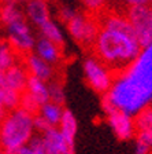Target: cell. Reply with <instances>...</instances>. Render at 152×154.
I'll return each mask as SVG.
<instances>
[{
  "label": "cell",
  "instance_id": "6da1fadb",
  "mask_svg": "<svg viewBox=\"0 0 152 154\" xmlns=\"http://www.w3.org/2000/svg\"><path fill=\"white\" fill-rule=\"evenodd\" d=\"M141 50L143 48L137 43L134 35L101 26L95 43L91 47L92 57L104 65L111 73H119L130 63H133Z\"/></svg>",
  "mask_w": 152,
  "mask_h": 154
},
{
  "label": "cell",
  "instance_id": "7a4b0ae2",
  "mask_svg": "<svg viewBox=\"0 0 152 154\" xmlns=\"http://www.w3.org/2000/svg\"><path fill=\"white\" fill-rule=\"evenodd\" d=\"M34 136L33 116L25 110H8L0 121V147L1 150H19Z\"/></svg>",
  "mask_w": 152,
  "mask_h": 154
},
{
  "label": "cell",
  "instance_id": "3957f363",
  "mask_svg": "<svg viewBox=\"0 0 152 154\" xmlns=\"http://www.w3.org/2000/svg\"><path fill=\"white\" fill-rule=\"evenodd\" d=\"M125 17L134 32L137 43L141 48L152 44V6L127 7Z\"/></svg>",
  "mask_w": 152,
  "mask_h": 154
},
{
  "label": "cell",
  "instance_id": "277c9868",
  "mask_svg": "<svg viewBox=\"0 0 152 154\" xmlns=\"http://www.w3.org/2000/svg\"><path fill=\"white\" fill-rule=\"evenodd\" d=\"M70 36L76 40L78 44L89 48L95 43L97 33L100 30L97 17L89 15V14H74L69 22L66 23Z\"/></svg>",
  "mask_w": 152,
  "mask_h": 154
},
{
  "label": "cell",
  "instance_id": "5b68a950",
  "mask_svg": "<svg viewBox=\"0 0 152 154\" xmlns=\"http://www.w3.org/2000/svg\"><path fill=\"white\" fill-rule=\"evenodd\" d=\"M84 73L88 85L97 94H108L112 88L114 76L95 57H89L84 62Z\"/></svg>",
  "mask_w": 152,
  "mask_h": 154
},
{
  "label": "cell",
  "instance_id": "8992f818",
  "mask_svg": "<svg viewBox=\"0 0 152 154\" xmlns=\"http://www.w3.org/2000/svg\"><path fill=\"white\" fill-rule=\"evenodd\" d=\"M8 29V43L11 44L14 52H15L18 62H21L28 54L33 52L34 48V37L26 23V18L15 21L7 26Z\"/></svg>",
  "mask_w": 152,
  "mask_h": 154
},
{
  "label": "cell",
  "instance_id": "52a82bcc",
  "mask_svg": "<svg viewBox=\"0 0 152 154\" xmlns=\"http://www.w3.org/2000/svg\"><path fill=\"white\" fill-rule=\"evenodd\" d=\"M107 122L119 140H130L136 135L133 116L124 110L114 109L110 114H107Z\"/></svg>",
  "mask_w": 152,
  "mask_h": 154
},
{
  "label": "cell",
  "instance_id": "ba28073f",
  "mask_svg": "<svg viewBox=\"0 0 152 154\" xmlns=\"http://www.w3.org/2000/svg\"><path fill=\"white\" fill-rule=\"evenodd\" d=\"M25 66L26 72L29 73V76H33L38 80H43L45 83H49L51 80L56 79V69H55L54 65L47 63L45 61H43L40 57L34 54V52H30L28 54L22 61L19 62Z\"/></svg>",
  "mask_w": 152,
  "mask_h": 154
},
{
  "label": "cell",
  "instance_id": "9c48e42d",
  "mask_svg": "<svg viewBox=\"0 0 152 154\" xmlns=\"http://www.w3.org/2000/svg\"><path fill=\"white\" fill-rule=\"evenodd\" d=\"M45 149L52 154H76V144L66 140L58 128H49L40 135Z\"/></svg>",
  "mask_w": 152,
  "mask_h": 154
},
{
  "label": "cell",
  "instance_id": "30bf717a",
  "mask_svg": "<svg viewBox=\"0 0 152 154\" xmlns=\"http://www.w3.org/2000/svg\"><path fill=\"white\" fill-rule=\"evenodd\" d=\"M36 55L40 57L47 63L56 66L63 59V48L54 44L44 37H40L36 43Z\"/></svg>",
  "mask_w": 152,
  "mask_h": 154
},
{
  "label": "cell",
  "instance_id": "8fae6325",
  "mask_svg": "<svg viewBox=\"0 0 152 154\" xmlns=\"http://www.w3.org/2000/svg\"><path fill=\"white\" fill-rule=\"evenodd\" d=\"M4 73V79H6L7 85L11 90L16 91L18 94H22L26 91V84H28V77L29 73L26 72L25 66L22 63L16 62L11 67H8Z\"/></svg>",
  "mask_w": 152,
  "mask_h": 154
},
{
  "label": "cell",
  "instance_id": "7c38bea8",
  "mask_svg": "<svg viewBox=\"0 0 152 154\" xmlns=\"http://www.w3.org/2000/svg\"><path fill=\"white\" fill-rule=\"evenodd\" d=\"M26 15L34 25L40 26L49 18V7L43 0H28L26 2Z\"/></svg>",
  "mask_w": 152,
  "mask_h": 154
},
{
  "label": "cell",
  "instance_id": "4fadbf2b",
  "mask_svg": "<svg viewBox=\"0 0 152 154\" xmlns=\"http://www.w3.org/2000/svg\"><path fill=\"white\" fill-rule=\"evenodd\" d=\"M56 128L66 138L67 142L76 144V136H77V132H78V121H77L76 116H74V113L71 110L69 109L63 110L62 119H60Z\"/></svg>",
  "mask_w": 152,
  "mask_h": 154
},
{
  "label": "cell",
  "instance_id": "5bb4252c",
  "mask_svg": "<svg viewBox=\"0 0 152 154\" xmlns=\"http://www.w3.org/2000/svg\"><path fill=\"white\" fill-rule=\"evenodd\" d=\"M26 92H29L33 96V99L43 106L44 103L49 102V94H48V83L43 80H38L33 76L28 77V84H26Z\"/></svg>",
  "mask_w": 152,
  "mask_h": 154
},
{
  "label": "cell",
  "instance_id": "9a60e30c",
  "mask_svg": "<svg viewBox=\"0 0 152 154\" xmlns=\"http://www.w3.org/2000/svg\"><path fill=\"white\" fill-rule=\"evenodd\" d=\"M0 99H1L4 107H6L7 110L16 109L19 106V99H21V94L11 90V88L7 85L3 72H0Z\"/></svg>",
  "mask_w": 152,
  "mask_h": 154
},
{
  "label": "cell",
  "instance_id": "2e32d148",
  "mask_svg": "<svg viewBox=\"0 0 152 154\" xmlns=\"http://www.w3.org/2000/svg\"><path fill=\"white\" fill-rule=\"evenodd\" d=\"M63 110H64L63 106L56 105V103H54V102H47L40 107L38 114L41 116L43 119L49 124V127L56 128L58 124H59V121H60V119H62Z\"/></svg>",
  "mask_w": 152,
  "mask_h": 154
},
{
  "label": "cell",
  "instance_id": "e0dca14e",
  "mask_svg": "<svg viewBox=\"0 0 152 154\" xmlns=\"http://www.w3.org/2000/svg\"><path fill=\"white\" fill-rule=\"evenodd\" d=\"M38 29H40V32H41V37L47 38V40H49V42H52L54 44L59 45V47H62V48L64 47L63 35L60 32L59 26L55 22H52L51 19H48L44 23H41V25L38 26Z\"/></svg>",
  "mask_w": 152,
  "mask_h": 154
},
{
  "label": "cell",
  "instance_id": "ac0fdd59",
  "mask_svg": "<svg viewBox=\"0 0 152 154\" xmlns=\"http://www.w3.org/2000/svg\"><path fill=\"white\" fill-rule=\"evenodd\" d=\"M136 132H149L152 134V106L147 105L133 116Z\"/></svg>",
  "mask_w": 152,
  "mask_h": 154
},
{
  "label": "cell",
  "instance_id": "d6986e66",
  "mask_svg": "<svg viewBox=\"0 0 152 154\" xmlns=\"http://www.w3.org/2000/svg\"><path fill=\"white\" fill-rule=\"evenodd\" d=\"M18 62L11 44L4 37H0V72H6L8 67Z\"/></svg>",
  "mask_w": 152,
  "mask_h": 154
},
{
  "label": "cell",
  "instance_id": "ffe728a7",
  "mask_svg": "<svg viewBox=\"0 0 152 154\" xmlns=\"http://www.w3.org/2000/svg\"><path fill=\"white\" fill-rule=\"evenodd\" d=\"M48 94H49V102H54L56 105L63 106L64 99H66V94H64V88L62 81L56 80H51L48 83Z\"/></svg>",
  "mask_w": 152,
  "mask_h": 154
},
{
  "label": "cell",
  "instance_id": "44dd1931",
  "mask_svg": "<svg viewBox=\"0 0 152 154\" xmlns=\"http://www.w3.org/2000/svg\"><path fill=\"white\" fill-rule=\"evenodd\" d=\"M81 3L85 8V13L93 17L101 15L108 8V0H81Z\"/></svg>",
  "mask_w": 152,
  "mask_h": 154
},
{
  "label": "cell",
  "instance_id": "7402d4cb",
  "mask_svg": "<svg viewBox=\"0 0 152 154\" xmlns=\"http://www.w3.org/2000/svg\"><path fill=\"white\" fill-rule=\"evenodd\" d=\"M19 109H22L25 110L26 113H29L30 116H37L38 112H40V107L41 106L38 105L37 102H36L34 99H33V96L30 95L29 92H22L21 94V99H19V106H18Z\"/></svg>",
  "mask_w": 152,
  "mask_h": 154
},
{
  "label": "cell",
  "instance_id": "603a6c76",
  "mask_svg": "<svg viewBox=\"0 0 152 154\" xmlns=\"http://www.w3.org/2000/svg\"><path fill=\"white\" fill-rule=\"evenodd\" d=\"M33 128H34V132H37L38 135H41L45 131H48L49 128H52V127H49V124L43 119L41 116L37 114L33 117Z\"/></svg>",
  "mask_w": 152,
  "mask_h": 154
},
{
  "label": "cell",
  "instance_id": "cb8c5ba5",
  "mask_svg": "<svg viewBox=\"0 0 152 154\" xmlns=\"http://www.w3.org/2000/svg\"><path fill=\"white\" fill-rule=\"evenodd\" d=\"M58 13H59V18H60V21H62V22H64V23L69 22L70 19H71V17H73L74 14H76V13L73 11V10L70 8V7H66V6L60 7Z\"/></svg>",
  "mask_w": 152,
  "mask_h": 154
},
{
  "label": "cell",
  "instance_id": "d4e9b609",
  "mask_svg": "<svg viewBox=\"0 0 152 154\" xmlns=\"http://www.w3.org/2000/svg\"><path fill=\"white\" fill-rule=\"evenodd\" d=\"M124 4L127 7H136V6H148L151 4V0H122Z\"/></svg>",
  "mask_w": 152,
  "mask_h": 154
},
{
  "label": "cell",
  "instance_id": "484cf974",
  "mask_svg": "<svg viewBox=\"0 0 152 154\" xmlns=\"http://www.w3.org/2000/svg\"><path fill=\"white\" fill-rule=\"evenodd\" d=\"M151 149L152 147H149V146H147V144L136 140V144H134V153L136 154H149Z\"/></svg>",
  "mask_w": 152,
  "mask_h": 154
},
{
  "label": "cell",
  "instance_id": "4316f807",
  "mask_svg": "<svg viewBox=\"0 0 152 154\" xmlns=\"http://www.w3.org/2000/svg\"><path fill=\"white\" fill-rule=\"evenodd\" d=\"M7 112H8V110H7L6 107H4L3 102H1V99H0V121H1V120L4 119V116L7 114Z\"/></svg>",
  "mask_w": 152,
  "mask_h": 154
},
{
  "label": "cell",
  "instance_id": "83f0119b",
  "mask_svg": "<svg viewBox=\"0 0 152 154\" xmlns=\"http://www.w3.org/2000/svg\"><path fill=\"white\" fill-rule=\"evenodd\" d=\"M4 3H13V4H19V3H26L28 0H3Z\"/></svg>",
  "mask_w": 152,
  "mask_h": 154
},
{
  "label": "cell",
  "instance_id": "f1b7e54d",
  "mask_svg": "<svg viewBox=\"0 0 152 154\" xmlns=\"http://www.w3.org/2000/svg\"><path fill=\"white\" fill-rule=\"evenodd\" d=\"M1 154H21L19 150H3Z\"/></svg>",
  "mask_w": 152,
  "mask_h": 154
},
{
  "label": "cell",
  "instance_id": "f546056e",
  "mask_svg": "<svg viewBox=\"0 0 152 154\" xmlns=\"http://www.w3.org/2000/svg\"><path fill=\"white\" fill-rule=\"evenodd\" d=\"M1 151H3V150H1V147H0V154H1Z\"/></svg>",
  "mask_w": 152,
  "mask_h": 154
},
{
  "label": "cell",
  "instance_id": "4dcf8cb0",
  "mask_svg": "<svg viewBox=\"0 0 152 154\" xmlns=\"http://www.w3.org/2000/svg\"><path fill=\"white\" fill-rule=\"evenodd\" d=\"M149 154H152V149H151V151H149Z\"/></svg>",
  "mask_w": 152,
  "mask_h": 154
},
{
  "label": "cell",
  "instance_id": "1f68e13d",
  "mask_svg": "<svg viewBox=\"0 0 152 154\" xmlns=\"http://www.w3.org/2000/svg\"><path fill=\"white\" fill-rule=\"evenodd\" d=\"M43 2H48V0H43Z\"/></svg>",
  "mask_w": 152,
  "mask_h": 154
}]
</instances>
